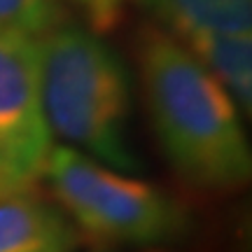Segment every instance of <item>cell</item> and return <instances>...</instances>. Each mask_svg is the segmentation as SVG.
Wrapping results in <instances>:
<instances>
[{
	"label": "cell",
	"instance_id": "6da1fadb",
	"mask_svg": "<svg viewBox=\"0 0 252 252\" xmlns=\"http://www.w3.org/2000/svg\"><path fill=\"white\" fill-rule=\"evenodd\" d=\"M140 77L157 138L182 180L203 191L248 185L252 157L229 91L161 28H145Z\"/></svg>",
	"mask_w": 252,
	"mask_h": 252
},
{
	"label": "cell",
	"instance_id": "7a4b0ae2",
	"mask_svg": "<svg viewBox=\"0 0 252 252\" xmlns=\"http://www.w3.org/2000/svg\"><path fill=\"white\" fill-rule=\"evenodd\" d=\"M37 68L49 131L115 171H135L131 77L112 47L94 31L56 26L37 40Z\"/></svg>",
	"mask_w": 252,
	"mask_h": 252
},
{
	"label": "cell",
	"instance_id": "3957f363",
	"mask_svg": "<svg viewBox=\"0 0 252 252\" xmlns=\"http://www.w3.org/2000/svg\"><path fill=\"white\" fill-rule=\"evenodd\" d=\"M42 178L77 231L98 245L163 243L187 226L185 210L163 189L65 145L52 147Z\"/></svg>",
	"mask_w": 252,
	"mask_h": 252
},
{
	"label": "cell",
	"instance_id": "277c9868",
	"mask_svg": "<svg viewBox=\"0 0 252 252\" xmlns=\"http://www.w3.org/2000/svg\"><path fill=\"white\" fill-rule=\"evenodd\" d=\"M52 147L40 96L37 42L0 33V180L14 191L33 189Z\"/></svg>",
	"mask_w": 252,
	"mask_h": 252
},
{
	"label": "cell",
	"instance_id": "5b68a950",
	"mask_svg": "<svg viewBox=\"0 0 252 252\" xmlns=\"http://www.w3.org/2000/svg\"><path fill=\"white\" fill-rule=\"evenodd\" d=\"M77 229L33 189L0 198V252H72Z\"/></svg>",
	"mask_w": 252,
	"mask_h": 252
},
{
	"label": "cell",
	"instance_id": "8992f818",
	"mask_svg": "<svg viewBox=\"0 0 252 252\" xmlns=\"http://www.w3.org/2000/svg\"><path fill=\"white\" fill-rule=\"evenodd\" d=\"M234 98L238 110H252V33H189L175 37Z\"/></svg>",
	"mask_w": 252,
	"mask_h": 252
},
{
	"label": "cell",
	"instance_id": "52a82bcc",
	"mask_svg": "<svg viewBox=\"0 0 252 252\" xmlns=\"http://www.w3.org/2000/svg\"><path fill=\"white\" fill-rule=\"evenodd\" d=\"M166 33H252V0H138Z\"/></svg>",
	"mask_w": 252,
	"mask_h": 252
},
{
	"label": "cell",
	"instance_id": "ba28073f",
	"mask_svg": "<svg viewBox=\"0 0 252 252\" xmlns=\"http://www.w3.org/2000/svg\"><path fill=\"white\" fill-rule=\"evenodd\" d=\"M56 26H61L59 0H0V33L35 40Z\"/></svg>",
	"mask_w": 252,
	"mask_h": 252
},
{
	"label": "cell",
	"instance_id": "9c48e42d",
	"mask_svg": "<svg viewBox=\"0 0 252 252\" xmlns=\"http://www.w3.org/2000/svg\"><path fill=\"white\" fill-rule=\"evenodd\" d=\"M75 2L87 12L91 28H96L98 33H105L117 26L126 5V0H75Z\"/></svg>",
	"mask_w": 252,
	"mask_h": 252
},
{
	"label": "cell",
	"instance_id": "30bf717a",
	"mask_svg": "<svg viewBox=\"0 0 252 252\" xmlns=\"http://www.w3.org/2000/svg\"><path fill=\"white\" fill-rule=\"evenodd\" d=\"M12 191H14V189H12L9 185H5V182L0 180V198H2V196H7V194H12Z\"/></svg>",
	"mask_w": 252,
	"mask_h": 252
}]
</instances>
